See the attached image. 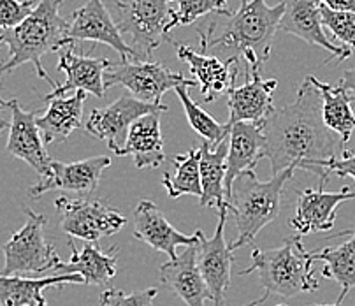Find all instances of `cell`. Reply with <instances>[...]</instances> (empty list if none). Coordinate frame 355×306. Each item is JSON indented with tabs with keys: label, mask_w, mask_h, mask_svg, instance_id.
I'll return each mask as SVG.
<instances>
[{
	"label": "cell",
	"mask_w": 355,
	"mask_h": 306,
	"mask_svg": "<svg viewBox=\"0 0 355 306\" xmlns=\"http://www.w3.org/2000/svg\"><path fill=\"white\" fill-rule=\"evenodd\" d=\"M264 159L271 162L272 174L287 167L308 171L320 178V187L329 180L327 160L340 157L341 137L329 129L322 118V97L310 76L299 85L294 102L275 110L264 121Z\"/></svg>",
	"instance_id": "cell-1"
},
{
	"label": "cell",
	"mask_w": 355,
	"mask_h": 306,
	"mask_svg": "<svg viewBox=\"0 0 355 306\" xmlns=\"http://www.w3.org/2000/svg\"><path fill=\"white\" fill-rule=\"evenodd\" d=\"M60 6L62 0H41L19 25L0 32V46L9 49V58L2 64V74L32 64L37 78L51 85V88L57 87L42 65V57L72 44L69 41V22L60 16Z\"/></svg>",
	"instance_id": "cell-2"
},
{
	"label": "cell",
	"mask_w": 355,
	"mask_h": 306,
	"mask_svg": "<svg viewBox=\"0 0 355 306\" xmlns=\"http://www.w3.org/2000/svg\"><path fill=\"white\" fill-rule=\"evenodd\" d=\"M284 12L285 0L276 6H268L266 0H241V6L231 16V22L222 34L211 37L215 25L208 28V34L199 31L202 53L213 46L229 48L236 57L239 55L245 58L246 71H261L271 57L272 41Z\"/></svg>",
	"instance_id": "cell-3"
},
{
	"label": "cell",
	"mask_w": 355,
	"mask_h": 306,
	"mask_svg": "<svg viewBox=\"0 0 355 306\" xmlns=\"http://www.w3.org/2000/svg\"><path fill=\"white\" fill-rule=\"evenodd\" d=\"M313 252H306L301 235L285 238L278 248H253L252 266L241 269L238 275L259 273L264 294L257 301L245 306L262 305L269 296L291 299L301 292H313L318 289V280L313 271Z\"/></svg>",
	"instance_id": "cell-4"
},
{
	"label": "cell",
	"mask_w": 355,
	"mask_h": 306,
	"mask_svg": "<svg viewBox=\"0 0 355 306\" xmlns=\"http://www.w3.org/2000/svg\"><path fill=\"white\" fill-rule=\"evenodd\" d=\"M295 167H287L272 174L271 180L261 182L255 171H243L232 183L231 194L227 199V210L234 215L238 227V239L229 245L236 250L253 243L255 236L268 223L278 219L282 210V196L287 182L294 176Z\"/></svg>",
	"instance_id": "cell-5"
},
{
	"label": "cell",
	"mask_w": 355,
	"mask_h": 306,
	"mask_svg": "<svg viewBox=\"0 0 355 306\" xmlns=\"http://www.w3.org/2000/svg\"><path fill=\"white\" fill-rule=\"evenodd\" d=\"M23 212L27 215L25 226L2 245L6 259L2 275L55 271L62 259L55 248V243L46 238L44 227L48 223V216L32 212L31 208H25Z\"/></svg>",
	"instance_id": "cell-6"
},
{
	"label": "cell",
	"mask_w": 355,
	"mask_h": 306,
	"mask_svg": "<svg viewBox=\"0 0 355 306\" xmlns=\"http://www.w3.org/2000/svg\"><path fill=\"white\" fill-rule=\"evenodd\" d=\"M121 85L134 97L146 102H162L164 94L176 87H197L196 80H189L182 72H173L159 62L129 58L111 64L104 74V87Z\"/></svg>",
	"instance_id": "cell-7"
},
{
	"label": "cell",
	"mask_w": 355,
	"mask_h": 306,
	"mask_svg": "<svg viewBox=\"0 0 355 306\" xmlns=\"http://www.w3.org/2000/svg\"><path fill=\"white\" fill-rule=\"evenodd\" d=\"M173 0H118L116 25L121 35L129 34L132 48L143 60L153 55L166 37V27L174 9Z\"/></svg>",
	"instance_id": "cell-8"
},
{
	"label": "cell",
	"mask_w": 355,
	"mask_h": 306,
	"mask_svg": "<svg viewBox=\"0 0 355 306\" xmlns=\"http://www.w3.org/2000/svg\"><path fill=\"white\" fill-rule=\"evenodd\" d=\"M60 213V229L71 238L98 243L125 227L127 219L101 199L62 196L55 201Z\"/></svg>",
	"instance_id": "cell-9"
},
{
	"label": "cell",
	"mask_w": 355,
	"mask_h": 306,
	"mask_svg": "<svg viewBox=\"0 0 355 306\" xmlns=\"http://www.w3.org/2000/svg\"><path fill=\"white\" fill-rule=\"evenodd\" d=\"M167 111L162 102H146L134 97L132 94L120 95L110 106L98 108L90 113V118L85 124V129L90 136L101 141H106L110 150L116 153L123 144L130 125L143 114Z\"/></svg>",
	"instance_id": "cell-10"
},
{
	"label": "cell",
	"mask_w": 355,
	"mask_h": 306,
	"mask_svg": "<svg viewBox=\"0 0 355 306\" xmlns=\"http://www.w3.org/2000/svg\"><path fill=\"white\" fill-rule=\"evenodd\" d=\"M229 210H218V226L211 238H206L205 232L197 229V266L209 291L213 305L220 306L225 301V292L231 287L234 250L229 248L225 241V222Z\"/></svg>",
	"instance_id": "cell-11"
},
{
	"label": "cell",
	"mask_w": 355,
	"mask_h": 306,
	"mask_svg": "<svg viewBox=\"0 0 355 306\" xmlns=\"http://www.w3.org/2000/svg\"><path fill=\"white\" fill-rule=\"evenodd\" d=\"M0 106L2 110H9L11 113V121L8 127L9 137L8 144H6L8 153L27 162L39 174V178L49 176L53 159L49 157L41 130L35 124L37 114L34 111L23 110L18 99H9V101L0 99Z\"/></svg>",
	"instance_id": "cell-12"
},
{
	"label": "cell",
	"mask_w": 355,
	"mask_h": 306,
	"mask_svg": "<svg viewBox=\"0 0 355 306\" xmlns=\"http://www.w3.org/2000/svg\"><path fill=\"white\" fill-rule=\"evenodd\" d=\"M69 41L74 44L78 41H94L113 48L121 60L141 58L136 49L123 41L116 22L111 18L103 0H88L72 12L69 22ZM143 60V58H141Z\"/></svg>",
	"instance_id": "cell-13"
},
{
	"label": "cell",
	"mask_w": 355,
	"mask_h": 306,
	"mask_svg": "<svg viewBox=\"0 0 355 306\" xmlns=\"http://www.w3.org/2000/svg\"><path fill=\"white\" fill-rule=\"evenodd\" d=\"M110 166L111 159L107 155L90 157V159L69 164L53 159L51 174L39 178L37 183L31 187L28 194L32 197H41L51 190H64V192H74L80 196H90L94 190H97L104 171Z\"/></svg>",
	"instance_id": "cell-14"
},
{
	"label": "cell",
	"mask_w": 355,
	"mask_h": 306,
	"mask_svg": "<svg viewBox=\"0 0 355 306\" xmlns=\"http://www.w3.org/2000/svg\"><path fill=\"white\" fill-rule=\"evenodd\" d=\"M354 199L355 190H350V187H343L341 192H327L324 187L299 190L291 226L301 236L331 231L336 222L338 206L345 201Z\"/></svg>",
	"instance_id": "cell-15"
},
{
	"label": "cell",
	"mask_w": 355,
	"mask_h": 306,
	"mask_svg": "<svg viewBox=\"0 0 355 306\" xmlns=\"http://www.w3.org/2000/svg\"><path fill=\"white\" fill-rule=\"evenodd\" d=\"M278 31L295 35L306 41L308 44L327 49L331 57L325 62H331L333 58L343 62L352 55L350 48L334 44L325 35L320 16V0H285V12L280 19Z\"/></svg>",
	"instance_id": "cell-16"
},
{
	"label": "cell",
	"mask_w": 355,
	"mask_h": 306,
	"mask_svg": "<svg viewBox=\"0 0 355 306\" xmlns=\"http://www.w3.org/2000/svg\"><path fill=\"white\" fill-rule=\"evenodd\" d=\"M72 48H74V44L62 48L60 58H58V71L65 72L67 80L64 85H57L48 95H44V102L53 97H64L65 94L72 90H85L87 94H94L98 99H103L106 94L104 74L113 62L104 57L74 53Z\"/></svg>",
	"instance_id": "cell-17"
},
{
	"label": "cell",
	"mask_w": 355,
	"mask_h": 306,
	"mask_svg": "<svg viewBox=\"0 0 355 306\" xmlns=\"http://www.w3.org/2000/svg\"><path fill=\"white\" fill-rule=\"evenodd\" d=\"M171 44L176 48V55L180 60L189 64L192 80H196L197 88L206 102H213L218 95H227V92L234 87V81L238 78V57H231L229 60H220V58L211 57L206 53H197L192 48L185 44L167 39Z\"/></svg>",
	"instance_id": "cell-18"
},
{
	"label": "cell",
	"mask_w": 355,
	"mask_h": 306,
	"mask_svg": "<svg viewBox=\"0 0 355 306\" xmlns=\"http://www.w3.org/2000/svg\"><path fill=\"white\" fill-rule=\"evenodd\" d=\"M132 236L139 241L146 243L151 248L166 253L169 259L178 257L180 246H190L199 243L197 232L193 236H187L174 229L167 222L162 210L153 201L143 199L134 210V232Z\"/></svg>",
	"instance_id": "cell-19"
},
{
	"label": "cell",
	"mask_w": 355,
	"mask_h": 306,
	"mask_svg": "<svg viewBox=\"0 0 355 306\" xmlns=\"http://www.w3.org/2000/svg\"><path fill=\"white\" fill-rule=\"evenodd\" d=\"M266 136L262 124L255 121H236L229 130V148H227L225 173V199H229L232 183L243 171H253L264 159Z\"/></svg>",
	"instance_id": "cell-20"
},
{
	"label": "cell",
	"mask_w": 355,
	"mask_h": 306,
	"mask_svg": "<svg viewBox=\"0 0 355 306\" xmlns=\"http://www.w3.org/2000/svg\"><path fill=\"white\" fill-rule=\"evenodd\" d=\"M250 80L243 87H232L227 92V106H229V124L236 121H255L262 124L272 111V104L278 81L262 80L261 71H246Z\"/></svg>",
	"instance_id": "cell-21"
},
{
	"label": "cell",
	"mask_w": 355,
	"mask_h": 306,
	"mask_svg": "<svg viewBox=\"0 0 355 306\" xmlns=\"http://www.w3.org/2000/svg\"><path fill=\"white\" fill-rule=\"evenodd\" d=\"M160 284L187 306H206L209 291L197 266V245L185 246L176 259L160 266Z\"/></svg>",
	"instance_id": "cell-22"
},
{
	"label": "cell",
	"mask_w": 355,
	"mask_h": 306,
	"mask_svg": "<svg viewBox=\"0 0 355 306\" xmlns=\"http://www.w3.org/2000/svg\"><path fill=\"white\" fill-rule=\"evenodd\" d=\"M160 113L143 114L130 125L127 137L120 150L116 151L118 157H134V164L139 169L144 167H155L162 166L166 160V151H164V137L160 130Z\"/></svg>",
	"instance_id": "cell-23"
},
{
	"label": "cell",
	"mask_w": 355,
	"mask_h": 306,
	"mask_svg": "<svg viewBox=\"0 0 355 306\" xmlns=\"http://www.w3.org/2000/svg\"><path fill=\"white\" fill-rule=\"evenodd\" d=\"M83 285L78 273H58L46 278H25L19 275H0V306H48L42 292L64 285Z\"/></svg>",
	"instance_id": "cell-24"
},
{
	"label": "cell",
	"mask_w": 355,
	"mask_h": 306,
	"mask_svg": "<svg viewBox=\"0 0 355 306\" xmlns=\"http://www.w3.org/2000/svg\"><path fill=\"white\" fill-rule=\"evenodd\" d=\"M71 259L62 261L55 273H78L83 276V285H106L118 273V246H111L107 252L98 248V243L85 241L81 250L76 248L74 238L69 239Z\"/></svg>",
	"instance_id": "cell-25"
},
{
	"label": "cell",
	"mask_w": 355,
	"mask_h": 306,
	"mask_svg": "<svg viewBox=\"0 0 355 306\" xmlns=\"http://www.w3.org/2000/svg\"><path fill=\"white\" fill-rule=\"evenodd\" d=\"M87 95L88 94L85 90H76L72 97L64 95V97H53L46 101L48 102L46 113L41 117H35V124L41 130L46 146L62 143L76 129H80Z\"/></svg>",
	"instance_id": "cell-26"
},
{
	"label": "cell",
	"mask_w": 355,
	"mask_h": 306,
	"mask_svg": "<svg viewBox=\"0 0 355 306\" xmlns=\"http://www.w3.org/2000/svg\"><path fill=\"white\" fill-rule=\"evenodd\" d=\"M227 148H229L227 139L220 141L215 146L205 141L199 146L200 187H202V194L199 199L200 206H205V208L216 206L218 210H227L225 187H223L227 173Z\"/></svg>",
	"instance_id": "cell-27"
},
{
	"label": "cell",
	"mask_w": 355,
	"mask_h": 306,
	"mask_svg": "<svg viewBox=\"0 0 355 306\" xmlns=\"http://www.w3.org/2000/svg\"><path fill=\"white\" fill-rule=\"evenodd\" d=\"M311 83L322 97V118L329 129L341 137L343 146L350 141L352 133L355 130V111L352 108V97L341 85L322 83L315 76H310Z\"/></svg>",
	"instance_id": "cell-28"
},
{
	"label": "cell",
	"mask_w": 355,
	"mask_h": 306,
	"mask_svg": "<svg viewBox=\"0 0 355 306\" xmlns=\"http://www.w3.org/2000/svg\"><path fill=\"white\" fill-rule=\"evenodd\" d=\"M200 150L192 148L183 155L174 157V171L164 173L162 185L167 196L178 199L182 196L200 197L202 187H200V169H199Z\"/></svg>",
	"instance_id": "cell-29"
},
{
	"label": "cell",
	"mask_w": 355,
	"mask_h": 306,
	"mask_svg": "<svg viewBox=\"0 0 355 306\" xmlns=\"http://www.w3.org/2000/svg\"><path fill=\"white\" fill-rule=\"evenodd\" d=\"M313 257L325 264L322 269L324 278L334 280L345 291L355 289V229L340 246H327L320 252H313Z\"/></svg>",
	"instance_id": "cell-30"
},
{
	"label": "cell",
	"mask_w": 355,
	"mask_h": 306,
	"mask_svg": "<svg viewBox=\"0 0 355 306\" xmlns=\"http://www.w3.org/2000/svg\"><path fill=\"white\" fill-rule=\"evenodd\" d=\"M189 88L190 87L182 85V87L174 88V92H176V95L180 97V102H182L183 110H185L187 120H189L190 127H192L202 139L208 141L209 144H213V146L218 144L220 141L227 139V137H229V130H231V124H229V121H227V124H218L211 114L206 113V111L190 97Z\"/></svg>",
	"instance_id": "cell-31"
},
{
	"label": "cell",
	"mask_w": 355,
	"mask_h": 306,
	"mask_svg": "<svg viewBox=\"0 0 355 306\" xmlns=\"http://www.w3.org/2000/svg\"><path fill=\"white\" fill-rule=\"evenodd\" d=\"M176 4L178 9L173 11L171 22L167 23L166 27V37L169 35L171 31H174L178 27H183V25H192L200 16H208L211 12L223 16H232V11L229 9V2L227 0H176Z\"/></svg>",
	"instance_id": "cell-32"
},
{
	"label": "cell",
	"mask_w": 355,
	"mask_h": 306,
	"mask_svg": "<svg viewBox=\"0 0 355 306\" xmlns=\"http://www.w3.org/2000/svg\"><path fill=\"white\" fill-rule=\"evenodd\" d=\"M322 25L333 32L341 46L355 49V12L336 11L320 2Z\"/></svg>",
	"instance_id": "cell-33"
},
{
	"label": "cell",
	"mask_w": 355,
	"mask_h": 306,
	"mask_svg": "<svg viewBox=\"0 0 355 306\" xmlns=\"http://www.w3.org/2000/svg\"><path fill=\"white\" fill-rule=\"evenodd\" d=\"M159 296L157 289H143L125 294L123 291L114 287H107L103 294L98 296L101 306H153V301Z\"/></svg>",
	"instance_id": "cell-34"
},
{
	"label": "cell",
	"mask_w": 355,
	"mask_h": 306,
	"mask_svg": "<svg viewBox=\"0 0 355 306\" xmlns=\"http://www.w3.org/2000/svg\"><path fill=\"white\" fill-rule=\"evenodd\" d=\"M35 8V0H0V32L15 28Z\"/></svg>",
	"instance_id": "cell-35"
},
{
	"label": "cell",
	"mask_w": 355,
	"mask_h": 306,
	"mask_svg": "<svg viewBox=\"0 0 355 306\" xmlns=\"http://www.w3.org/2000/svg\"><path fill=\"white\" fill-rule=\"evenodd\" d=\"M325 171H327L329 176L331 174H336L340 178L350 176L354 178L355 182V153H352L348 148H345L340 157H334V159L327 160Z\"/></svg>",
	"instance_id": "cell-36"
},
{
	"label": "cell",
	"mask_w": 355,
	"mask_h": 306,
	"mask_svg": "<svg viewBox=\"0 0 355 306\" xmlns=\"http://www.w3.org/2000/svg\"><path fill=\"white\" fill-rule=\"evenodd\" d=\"M320 2L336 11L355 12V0H320Z\"/></svg>",
	"instance_id": "cell-37"
},
{
	"label": "cell",
	"mask_w": 355,
	"mask_h": 306,
	"mask_svg": "<svg viewBox=\"0 0 355 306\" xmlns=\"http://www.w3.org/2000/svg\"><path fill=\"white\" fill-rule=\"evenodd\" d=\"M340 85L345 88V90L348 92V94H350L352 101H355V67L345 71V74H343V78H341Z\"/></svg>",
	"instance_id": "cell-38"
},
{
	"label": "cell",
	"mask_w": 355,
	"mask_h": 306,
	"mask_svg": "<svg viewBox=\"0 0 355 306\" xmlns=\"http://www.w3.org/2000/svg\"><path fill=\"white\" fill-rule=\"evenodd\" d=\"M347 294H348V291L341 289L340 298H338L334 303H327V305H310V306H343V301H345V298H347Z\"/></svg>",
	"instance_id": "cell-39"
},
{
	"label": "cell",
	"mask_w": 355,
	"mask_h": 306,
	"mask_svg": "<svg viewBox=\"0 0 355 306\" xmlns=\"http://www.w3.org/2000/svg\"><path fill=\"white\" fill-rule=\"evenodd\" d=\"M2 64H4V60L0 58V74H2ZM0 110H2V106H0ZM8 127H9V124L4 120V118H2V114H0V133H2L4 129H8Z\"/></svg>",
	"instance_id": "cell-40"
},
{
	"label": "cell",
	"mask_w": 355,
	"mask_h": 306,
	"mask_svg": "<svg viewBox=\"0 0 355 306\" xmlns=\"http://www.w3.org/2000/svg\"><path fill=\"white\" fill-rule=\"evenodd\" d=\"M278 306H287V305H278Z\"/></svg>",
	"instance_id": "cell-41"
}]
</instances>
